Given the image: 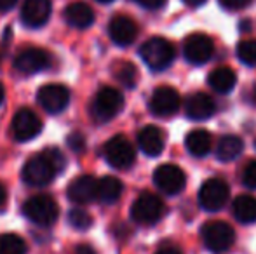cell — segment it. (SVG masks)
<instances>
[{
    "label": "cell",
    "mask_w": 256,
    "mask_h": 254,
    "mask_svg": "<svg viewBox=\"0 0 256 254\" xmlns=\"http://www.w3.org/2000/svg\"><path fill=\"white\" fill-rule=\"evenodd\" d=\"M66 159L58 148H46L44 152L26 160L23 167V181L30 187H46L54 180L58 173L64 169Z\"/></svg>",
    "instance_id": "6da1fadb"
},
{
    "label": "cell",
    "mask_w": 256,
    "mask_h": 254,
    "mask_svg": "<svg viewBox=\"0 0 256 254\" xmlns=\"http://www.w3.org/2000/svg\"><path fill=\"white\" fill-rule=\"evenodd\" d=\"M23 214L38 227H51L60 216V207L52 197L35 195L23 204Z\"/></svg>",
    "instance_id": "7a4b0ae2"
},
{
    "label": "cell",
    "mask_w": 256,
    "mask_h": 254,
    "mask_svg": "<svg viewBox=\"0 0 256 254\" xmlns=\"http://www.w3.org/2000/svg\"><path fill=\"white\" fill-rule=\"evenodd\" d=\"M140 54H142L143 61L148 64V68H152L155 71L166 70L172 61H174V45L169 40L162 37H154L150 40H146L145 44L140 49Z\"/></svg>",
    "instance_id": "3957f363"
},
{
    "label": "cell",
    "mask_w": 256,
    "mask_h": 254,
    "mask_svg": "<svg viewBox=\"0 0 256 254\" xmlns=\"http://www.w3.org/2000/svg\"><path fill=\"white\" fill-rule=\"evenodd\" d=\"M124 106V96L114 87H103L98 91L92 101L91 112L98 124H104L117 117Z\"/></svg>",
    "instance_id": "277c9868"
},
{
    "label": "cell",
    "mask_w": 256,
    "mask_h": 254,
    "mask_svg": "<svg viewBox=\"0 0 256 254\" xmlns=\"http://www.w3.org/2000/svg\"><path fill=\"white\" fill-rule=\"evenodd\" d=\"M204 246L212 253H225L236 241V232L225 221H209L202 227Z\"/></svg>",
    "instance_id": "5b68a950"
},
{
    "label": "cell",
    "mask_w": 256,
    "mask_h": 254,
    "mask_svg": "<svg viewBox=\"0 0 256 254\" xmlns=\"http://www.w3.org/2000/svg\"><path fill=\"white\" fill-rule=\"evenodd\" d=\"M103 155L106 159V162L115 169H128L136 160V152L132 148V145L128 141V138H124L120 134L114 136V138L104 143Z\"/></svg>",
    "instance_id": "8992f818"
},
{
    "label": "cell",
    "mask_w": 256,
    "mask_h": 254,
    "mask_svg": "<svg viewBox=\"0 0 256 254\" xmlns=\"http://www.w3.org/2000/svg\"><path fill=\"white\" fill-rule=\"evenodd\" d=\"M164 202L154 193H142L131 207V218L140 225H154L164 216Z\"/></svg>",
    "instance_id": "52a82bcc"
},
{
    "label": "cell",
    "mask_w": 256,
    "mask_h": 254,
    "mask_svg": "<svg viewBox=\"0 0 256 254\" xmlns=\"http://www.w3.org/2000/svg\"><path fill=\"white\" fill-rule=\"evenodd\" d=\"M42 131V120L34 110L30 108H21L12 117V124H10V132H12L14 139L20 143L30 141L35 136H38Z\"/></svg>",
    "instance_id": "ba28073f"
},
{
    "label": "cell",
    "mask_w": 256,
    "mask_h": 254,
    "mask_svg": "<svg viewBox=\"0 0 256 254\" xmlns=\"http://www.w3.org/2000/svg\"><path fill=\"white\" fill-rule=\"evenodd\" d=\"M52 56L51 52L44 51L38 47H28L23 49L14 59V68L23 75H34L38 71H44L51 68Z\"/></svg>",
    "instance_id": "9c48e42d"
},
{
    "label": "cell",
    "mask_w": 256,
    "mask_h": 254,
    "mask_svg": "<svg viewBox=\"0 0 256 254\" xmlns=\"http://www.w3.org/2000/svg\"><path fill=\"white\" fill-rule=\"evenodd\" d=\"M154 183L166 195H176L185 188L186 176L174 164H162L155 169Z\"/></svg>",
    "instance_id": "30bf717a"
},
{
    "label": "cell",
    "mask_w": 256,
    "mask_h": 254,
    "mask_svg": "<svg viewBox=\"0 0 256 254\" xmlns=\"http://www.w3.org/2000/svg\"><path fill=\"white\" fill-rule=\"evenodd\" d=\"M228 185L218 178H211L200 187L199 190V204L206 211H218L225 206L228 200Z\"/></svg>",
    "instance_id": "8fae6325"
},
{
    "label": "cell",
    "mask_w": 256,
    "mask_h": 254,
    "mask_svg": "<svg viewBox=\"0 0 256 254\" xmlns=\"http://www.w3.org/2000/svg\"><path fill=\"white\" fill-rule=\"evenodd\" d=\"M212 52H214V44L212 40L204 33H192L186 37L185 44H183V54H185L186 61L194 64H204L211 59Z\"/></svg>",
    "instance_id": "7c38bea8"
},
{
    "label": "cell",
    "mask_w": 256,
    "mask_h": 254,
    "mask_svg": "<svg viewBox=\"0 0 256 254\" xmlns=\"http://www.w3.org/2000/svg\"><path fill=\"white\" fill-rule=\"evenodd\" d=\"M37 99L40 106L49 113H61L70 103V91L64 85L48 84L38 89Z\"/></svg>",
    "instance_id": "4fadbf2b"
},
{
    "label": "cell",
    "mask_w": 256,
    "mask_h": 254,
    "mask_svg": "<svg viewBox=\"0 0 256 254\" xmlns=\"http://www.w3.org/2000/svg\"><path fill=\"white\" fill-rule=\"evenodd\" d=\"M180 103L182 99H180L178 91L169 85H162V87L155 89L150 98V110L157 117H169L178 112Z\"/></svg>",
    "instance_id": "5bb4252c"
},
{
    "label": "cell",
    "mask_w": 256,
    "mask_h": 254,
    "mask_svg": "<svg viewBox=\"0 0 256 254\" xmlns=\"http://www.w3.org/2000/svg\"><path fill=\"white\" fill-rule=\"evenodd\" d=\"M96 193H98V180L91 174H84V176H78L68 185L66 195L72 202L78 204V206H84L89 204L96 199Z\"/></svg>",
    "instance_id": "9a60e30c"
},
{
    "label": "cell",
    "mask_w": 256,
    "mask_h": 254,
    "mask_svg": "<svg viewBox=\"0 0 256 254\" xmlns=\"http://www.w3.org/2000/svg\"><path fill=\"white\" fill-rule=\"evenodd\" d=\"M108 35L117 45H129L134 42L138 37V24L131 19L129 16L118 14V16L112 17L110 24H108Z\"/></svg>",
    "instance_id": "2e32d148"
},
{
    "label": "cell",
    "mask_w": 256,
    "mask_h": 254,
    "mask_svg": "<svg viewBox=\"0 0 256 254\" xmlns=\"http://www.w3.org/2000/svg\"><path fill=\"white\" fill-rule=\"evenodd\" d=\"M51 0H24L21 7V21L30 28H40L51 16Z\"/></svg>",
    "instance_id": "e0dca14e"
},
{
    "label": "cell",
    "mask_w": 256,
    "mask_h": 254,
    "mask_svg": "<svg viewBox=\"0 0 256 254\" xmlns=\"http://www.w3.org/2000/svg\"><path fill=\"white\" fill-rule=\"evenodd\" d=\"M63 17L70 26L74 28H89L94 23V12L92 9L84 2H74L64 7Z\"/></svg>",
    "instance_id": "ac0fdd59"
},
{
    "label": "cell",
    "mask_w": 256,
    "mask_h": 254,
    "mask_svg": "<svg viewBox=\"0 0 256 254\" xmlns=\"http://www.w3.org/2000/svg\"><path fill=\"white\" fill-rule=\"evenodd\" d=\"M138 145L143 153L148 157H157L164 150V134L158 127L146 126L140 131L138 134Z\"/></svg>",
    "instance_id": "d6986e66"
},
{
    "label": "cell",
    "mask_w": 256,
    "mask_h": 254,
    "mask_svg": "<svg viewBox=\"0 0 256 254\" xmlns=\"http://www.w3.org/2000/svg\"><path fill=\"white\" fill-rule=\"evenodd\" d=\"M216 106L211 96L206 92H196L186 101V115L194 120H206L214 113Z\"/></svg>",
    "instance_id": "ffe728a7"
},
{
    "label": "cell",
    "mask_w": 256,
    "mask_h": 254,
    "mask_svg": "<svg viewBox=\"0 0 256 254\" xmlns=\"http://www.w3.org/2000/svg\"><path fill=\"white\" fill-rule=\"evenodd\" d=\"M208 82L216 92H230L234 87H236V82H237V75L232 68L228 66H220L214 68V70L209 73Z\"/></svg>",
    "instance_id": "44dd1931"
},
{
    "label": "cell",
    "mask_w": 256,
    "mask_h": 254,
    "mask_svg": "<svg viewBox=\"0 0 256 254\" xmlns=\"http://www.w3.org/2000/svg\"><path fill=\"white\" fill-rule=\"evenodd\" d=\"M185 146L194 157H206L211 150V134L204 129H196V131L188 132Z\"/></svg>",
    "instance_id": "7402d4cb"
},
{
    "label": "cell",
    "mask_w": 256,
    "mask_h": 254,
    "mask_svg": "<svg viewBox=\"0 0 256 254\" xmlns=\"http://www.w3.org/2000/svg\"><path fill=\"white\" fill-rule=\"evenodd\" d=\"M122 183L115 176H104L98 181V193L96 199L102 200L103 204H114L120 199L122 195Z\"/></svg>",
    "instance_id": "603a6c76"
},
{
    "label": "cell",
    "mask_w": 256,
    "mask_h": 254,
    "mask_svg": "<svg viewBox=\"0 0 256 254\" xmlns=\"http://www.w3.org/2000/svg\"><path fill=\"white\" fill-rule=\"evenodd\" d=\"M234 216L240 223H254L256 221V199L251 195H239L232 204Z\"/></svg>",
    "instance_id": "cb8c5ba5"
},
{
    "label": "cell",
    "mask_w": 256,
    "mask_h": 254,
    "mask_svg": "<svg viewBox=\"0 0 256 254\" xmlns=\"http://www.w3.org/2000/svg\"><path fill=\"white\" fill-rule=\"evenodd\" d=\"M240 152H242V141H240V138H237L234 134H226L220 139L216 155L223 162H228V160H234L236 157H239Z\"/></svg>",
    "instance_id": "d4e9b609"
},
{
    "label": "cell",
    "mask_w": 256,
    "mask_h": 254,
    "mask_svg": "<svg viewBox=\"0 0 256 254\" xmlns=\"http://www.w3.org/2000/svg\"><path fill=\"white\" fill-rule=\"evenodd\" d=\"M0 254H26V242L16 234H2Z\"/></svg>",
    "instance_id": "484cf974"
},
{
    "label": "cell",
    "mask_w": 256,
    "mask_h": 254,
    "mask_svg": "<svg viewBox=\"0 0 256 254\" xmlns=\"http://www.w3.org/2000/svg\"><path fill=\"white\" fill-rule=\"evenodd\" d=\"M114 75L120 84H124L126 87H134L136 82H138V70L132 63L122 61L115 64Z\"/></svg>",
    "instance_id": "4316f807"
},
{
    "label": "cell",
    "mask_w": 256,
    "mask_h": 254,
    "mask_svg": "<svg viewBox=\"0 0 256 254\" xmlns=\"http://www.w3.org/2000/svg\"><path fill=\"white\" fill-rule=\"evenodd\" d=\"M68 223L75 228V230H89L92 225V216L86 209L75 207L68 213Z\"/></svg>",
    "instance_id": "83f0119b"
},
{
    "label": "cell",
    "mask_w": 256,
    "mask_h": 254,
    "mask_svg": "<svg viewBox=\"0 0 256 254\" xmlns=\"http://www.w3.org/2000/svg\"><path fill=\"white\" fill-rule=\"evenodd\" d=\"M237 58L248 66H256V40H242L237 45Z\"/></svg>",
    "instance_id": "f1b7e54d"
},
{
    "label": "cell",
    "mask_w": 256,
    "mask_h": 254,
    "mask_svg": "<svg viewBox=\"0 0 256 254\" xmlns=\"http://www.w3.org/2000/svg\"><path fill=\"white\" fill-rule=\"evenodd\" d=\"M66 143L75 153H82L86 150V146H88V143H86V138H84L82 132H72V134L68 136Z\"/></svg>",
    "instance_id": "f546056e"
},
{
    "label": "cell",
    "mask_w": 256,
    "mask_h": 254,
    "mask_svg": "<svg viewBox=\"0 0 256 254\" xmlns=\"http://www.w3.org/2000/svg\"><path fill=\"white\" fill-rule=\"evenodd\" d=\"M242 183L244 187L256 190V160H251L246 166V169L242 173Z\"/></svg>",
    "instance_id": "4dcf8cb0"
},
{
    "label": "cell",
    "mask_w": 256,
    "mask_h": 254,
    "mask_svg": "<svg viewBox=\"0 0 256 254\" xmlns=\"http://www.w3.org/2000/svg\"><path fill=\"white\" fill-rule=\"evenodd\" d=\"M250 2H251V0H220L222 7H225V9H228V10L242 9V7L250 5Z\"/></svg>",
    "instance_id": "1f68e13d"
},
{
    "label": "cell",
    "mask_w": 256,
    "mask_h": 254,
    "mask_svg": "<svg viewBox=\"0 0 256 254\" xmlns=\"http://www.w3.org/2000/svg\"><path fill=\"white\" fill-rule=\"evenodd\" d=\"M142 7L145 9H150V10H155V9H160L162 5H166L168 0H136Z\"/></svg>",
    "instance_id": "d6a6232c"
},
{
    "label": "cell",
    "mask_w": 256,
    "mask_h": 254,
    "mask_svg": "<svg viewBox=\"0 0 256 254\" xmlns=\"http://www.w3.org/2000/svg\"><path fill=\"white\" fill-rule=\"evenodd\" d=\"M74 254H98L96 249L89 244H78L77 248L74 249Z\"/></svg>",
    "instance_id": "836d02e7"
},
{
    "label": "cell",
    "mask_w": 256,
    "mask_h": 254,
    "mask_svg": "<svg viewBox=\"0 0 256 254\" xmlns=\"http://www.w3.org/2000/svg\"><path fill=\"white\" fill-rule=\"evenodd\" d=\"M18 0H0V12H7L16 5Z\"/></svg>",
    "instance_id": "e575fe53"
},
{
    "label": "cell",
    "mask_w": 256,
    "mask_h": 254,
    "mask_svg": "<svg viewBox=\"0 0 256 254\" xmlns=\"http://www.w3.org/2000/svg\"><path fill=\"white\" fill-rule=\"evenodd\" d=\"M7 204V190L2 183H0V209H4Z\"/></svg>",
    "instance_id": "d590c367"
},
{
    "label": "cell",
    "mask_w": 256,
    "mask_h": 254,
    "mask_svg": "<svg viewBox=\"0 0 256 254\" xmlns=\"http://www.w3.org/2000/svg\"><path fill=\"white\" fill-rule=\"evenodd\" d=\"M183 2H185L186 5H190V7H200V5H204V3H206V0H183Z\"/></svg>",
    "instance_id": "8d00e7d4"
},
{
    "label": "cell",
    "mask_w": 256,
    "mask_h": 254,
    "mask_svg": "<svg viewBox=\"0 0 256 254\" xmlns=\"http://www.w3.org/2000/svg\"><path fill=\"white\" fill-rule=\"evenodd\" d=\"M155 254H182V253L174 248H164V249H160V251H157Z\"/></svg>",
    "instance_id": "74e56055"
},
{
    "label": "cell",
    "mask_w": 256,
    "mask_h": 254,
    "mask_svg": "<svg viewBox=\"0 0 256 254\" xmlns=\"http://www.w3.org/2000/svg\"><path fill=\"white\" fill-rule=\"evenodd\" d=\"M4 94H6V91H4L2 84H0V105H2V101H4Z\"/></svg>",
    "instance_id": "f35d334b"
},
{
    "label": "cell",
    "mask_w": 256,
    "mask_h": 254,
    "mask_svg": "<svg viewBox=\"0 0 256 254\" xmlns=\"http://www.w3.org/2000/svg\"><path fill=\"white\" fill-rule=\"evenodd\" d=\"M98 2H103V3H108V2H112V0H98Z\"/></svg>",
    "instance_id": "ab89813d"
},
{
    "label": "cell",
    "mask_w": 256,
    "mask_h": 254,
    "mask_svg": "<svg viewBox=\"0 0 256 254\" xmlns=\"http://www.w3.org/2000/svg\"><path fill=\"white\" fill-rule=\"evenodd\" d=\"M254 146H256V143H254Z\"/></svg>",
    "instance_id": "60d3db41"
}]
</instances>
